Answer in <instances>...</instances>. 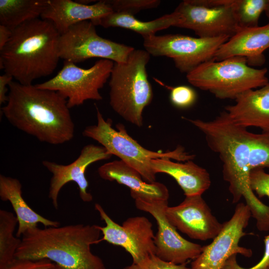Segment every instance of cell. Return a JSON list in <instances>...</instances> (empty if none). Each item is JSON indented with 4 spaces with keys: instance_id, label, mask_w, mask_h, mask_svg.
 Here are the masks:
<instances>
[{
    "instance_id": "cell-22",
    "label": "cell",
    "mask_w": 269,
    "mask_h": 269,
    "mask_svg": "<svg viewBox=\"0 0 269 269\" xmlns=\"http://www.w3.org/2000/svg\"><path fill=\"white\" fill-rule=\"evenodd\" d=\"M0 198L9 201L18 221L16 236H22L27 230L36 228L38 224L45 227H58V221L48 219L32 210L22 197V185L18 179L0 175Z\"/></svg>"
},
{
    "instance_id": "cell-28",
    "label": "cell",
    "mask_w": 269,
    "mask_h": 269,
    "mask_svg": "<svg viewBox=\"0 0 269 269\" xmlns=\"http://www.w3.org/2000/svg\"><path fill=\"white\" fill-rule=\"evenodd\" d=\"M113 12L134 15L139 11L158 7L159 0H106Z\"/></svg>"
},
{
    "instance_id": "cell-32",
    "label": "cell",
    "mask_w": 269,
    "mask_h": 269,
    "mask_svg": "<svg viewBox=\"0 0 269 269\" xmlns=\"http://www.w3.org/2000/svg\"><path fill=\"white\" fill-rule=\"evenodd\" d=\"M55 264L47 259L29 260L15 258L2 269H52Z\"/></svg>"
},
{
    "instance_id": "cell-35",
    "label": "cell",
    "mask_w": 269,
    "mask_h": 269,
    "mask_svg": "<svg viewBox=\"0 0 269 269\" xmlns=\"http://www.w3.org/2000/svg\"><path fill=\"white\" fill-rule=\"evenodd\" d=\"M12 30L7 27L0 24V51L10 39Z\"/></svg>"
},
{
    "instance_id": "cell-30",
    "label": "cell",
    "mask_w": 269,
    "mask_h": 269,
    "mask_svg": "<svg viewBox=\"0 0 269 269\" xmlns=\"http://www.w3.org/2000/svg\"><path fill=\"white\" fill-rule=\"evenodd\" d=\"M187 263L181 264L163 261L155 255H151L141 262L128 266L124 269H189L187 267Z\"/></svg>"
},
{
    "instance_id": "cell-31",
    "label": "cell",
    "mask_w": 269,
    "mask_h": 269,
    "mask_svg": "<svg viewBox=\"0 0 269 269\" xmlns=\"http://www.w3.org/2000/svg\"><path fill=\"white\" fill-rule=\"evenodd\" d=\"M249 184L251 189L259 197L267 196L269 198V173L263 169L257 168L249 173Z\"/></svg>"
},
{
    "instance_id": "cell-37",
    "label": "cell",
    "mask_w": 269,
    "mask_h": 269,
    "mask_svg": "<svg viewBox=\"0 0 269 269\" xmlns=\"http://www.w3.org/2000/svg\"><path fill=\"white\" fill-rule=\"evenodd\" d=\"M77 2L86 5H88V3L92 2V1H96V0H76Z\"/></svg>"
},
{
    "instance_id": "cell-5",
    "label": "cell",
    "mask_w": 269,
    "mask_h": 269,
    "mask_svg": "<svg viewBox=\"0 0 269 269\" xmlns=\"http://www.w3.org/2000/svg\"><path fill=\"white\" fill-rule=\"evenodd\" d=\"M150 56L145 50L134 49L126 62L114 63L109 83L111 108L138 127L143 126V110L153 98L146 68Z\"/></svg>"
},
{
    "instance_id": "cell-12",
    "label": "cell",
    "mask_w": 269,
    "mask_h": 269,
    "mask_svg": "<svg viewBox=\"0 0 269 269\" xmlns=\"http://www.w3.org/2000/svg\"><path fill=\"white\" fill-rule=\"evenodd\" d=\"M251 217L249 206L243 203H238L232 217L223 223L221 231L212 243L203 246L201 253L191 263L189 269H222L233 255L239 254L251 257L252 250L239 245L241 239L246 235L244 231Z\"/></svg>"
},
{
    "instance_id": "cell-25",
    "label": "cell",
    "mask_w": 269,
    "mask_h": 269,
    "mask_svg": "<svg viewBox=\"0 0 269 269\" xmlns=\"http://www.w3.org/2000/svg\"><path fill=\"white\" fill-rule=\"evenodd\" d=\"M17 224V218L12 212L0 210V269L15 259V253L21 242L14 236Z\"/></svg>"
},
{
    "instance_id": "cell-16",
    "label": "cell",
    "mask_w": 269,
    "mask_h": 269,
    "mask_svg": "<svg viewBox=\"0 0 269 269\" xmlns=\"http://www.w3.org/2000/svg\"><path fill=\"white\" fill-rule=\"evenodd\" d=\"M165 215L176 229L195 240L213 239L221 231L219 222L201 195L186 196L179 205L169 207Z\"/></svg>"
},
{
    "instance_id": "cell-11",
    "label": "cell",
    "mask_w": 269,
    "mask_h": 269,
    "mask_svg": "<svg viewBox=\"0 0 269 269\" xmlns=\"http://www.w3.org/2000/svg\"><path fill=\"white\" fill-rule=\"evenodd\" d=\"M234 0H184L174 11L183 17L176 27L193 31L199 37H231L239 26Z\"/></svg>"
},
{
    "instance_id": "cell-29",
    "label": "cell",
    "mask_w": 269,
    "mask_h": 269,
    "mask_svg": "<svg viewBox=\"0 0 269 269\" xmlns=\"http://www.w3.org/2000/svg\"><path fill=\"white\" fill-rule=\"evenodd\" d=\"M197 95L190 87L185 85L170 88V100L171 103L179 108H186L196 102Z\"/></svg>"
},
{
    "instance_id": "cell-20",
    "label": "cell",
    "mask_w": 269,
    "mask_h": 269,
    "mask_svg": "<svg viewBox=\"0 0 269 269\" xmlns=\"http://www.w3.org/2000/svg\"><path fill=\"white\" fill-rule=\"evenodd\" d=\"M98 173L103 179L124 185L130 189V194L134 199L139 198L145 200H168L169 192L163 184L143 181L136 169L121 160L106 163L98 169Z\"/></svg>"
},
{
    "instance_id": "cell-6",
    "label": "cell",
    "mask_w": 269,
    "mask_h": 269,
    "mask_svg": "<svg viewBox=\"0 0 269 269\" xmlns=\"http://www.w3.org/2000/svg\"><path fill=\"white\" fill-rule=\"evenodd\" d=\"M96 109L97 124L86 127L83 135L98 141L112 155L136 169L147 182H155L156 174L150 164L152 159L168 158L183 162L194 158V155L185 151L181 145L166 152L146 149L128 134L124 125L117 124L116 129H114L112 120H105L97 106Z\"/></svg>"
},
{
    "instance_id": "cell-15",
    "label": "cell",
    "mask_w": 269,
    "mask_h": 269,
    "mask_svg": "<svg viewBox=\"0 0 269 269\" xmlns=\"http://www.w3.org/2000/svg\"><path fill=\"white\" fill-rule=\"evenodd\" d=\"M112 155L103 146L93 144L85 145L78 157L72 163L63 165L55 162L43 160V165L52 173L50 181L48 197L53 207L58 208V196L63 187L70 182H74L78 187L79 196L84 202L93 200L88 191L89 184L85 176L88 167L98 161L109 159Z\"/></svg>"
},
{
    "instance_id": "cell-14",
    "label": "cell",
    "mask_w": 269,
    "mask_h": 269,
    "mask_svg": "<svg viewBox=\"0 0 269 269\" xmlns=\"http://www.w3.org/2000/svg\"><path fill=\"white\" fill-rule=\"evenodd\" d=\"M136 207L150 214L155 219L157 232L154 237L155 255L160 259L181 264L195 259L201 253L203 246L190 242L182 236L168 220L165 210L168 200H145L134 199Z\"/></svg>"
},
{
    "instance_id": "cell-3",
    "label": "cell",
    "mask_w": 269,
    "mask_h": 269,
    "mask_svg": "<svg viewBox=\"0 0 269 269\" xmlns=\"http://www.w3.org/2000/svg\"><path fill=\"white\" fill-rule=\"evenodd\" d=\"M101 232L96 225L78 224L27 230L15 253L17 259H47L52 269H106L91 246L100 243Z\"/></svg>"
},
{
    "instance_id": "cell-9",
    "label": "cell",
    "mask_w": 269,
    "mask_h": 269,
    "mask_svg": "<svg viewBox=\"0 0 269 269\" xmlns=\"http://www.w3.org/2000/svg\"><path fill=\"white\" fill-rule=\"evenodd\" d=\"M229 38L194 37L180 34L154 35L143 38V45L150 55L171 58L181 72L187 74L213 59L218 49Z\"/></svg>"
},
{
    "instance_id": "cell-34",
    "label": "cell",
    "mask_w": 269,
    "mask_h": 269,
    "mask_svg": "<svg viewBox=\"0 0 269 269\" xmlns=\"http://www.w3.org/2000/svg\"><path fill=\"white\" fill-rule=\"evenodd\" d=\"M13 77L6 73L0 76V105L5 104L7 101L8 85L12 81Z\"/></svg>"
},
{
    "instance_id": "cell-23",
    "label": "cell",
    "mask_w": 269,
    "mask_h": 269,
    "mask_svg": "<svg viewBox=\"0 0 269 269\" xmlns=\"http://www.w3.org/2000/svg\"><path fill=\"white\" fill-rule=\"evenodd\" d=\"M182 21L181 14L175 11L148 21H140L134 15L127 13L113 12L93 23L96 26L100 25L105 28L117 27L127 29L144 38L155 35L157 31L170 26L176 27Z\"/></svg>"
},
{
    "instance_id": "cell-27",
    "label": "cell",
    "mask_w": 269,
    "mask_h": 269,
    "mask_svg": "<svg viewBox=\"0 0 269 269\" xmlns=\"http://www.w3.org/2000/svg\"><path fill=\"white\" fill-rule=\"evenodd\" d=\"M248 167L250 172L257 168H269V132L256 134Z\"/></svg>"
},
{
    "instance_id": "cell-26",
    "label": "cell",
    "mask_w": 269,
    "mask_h": 269,
    "mask_svg": "<svg viewBox=\"0 0 269 269\" xmlns=\"http://www.w3.org/2000/svg\"><path fill=\"white\" fill-rule=\"evenodd\" d=\"M266 0H234L233 9L239 27L258 26Z\"/></svg>"
},
{
    "instance_id": "cell-21",
    "label": "cell",
    "mask_w": 269,
    "mask_h": 269,
    "mask_svg": "<svg viewBox=\"0 0 269 269\" xmlns=\"http://www.w3.org/2000/svg\"><path fill=\"white\" fill-rule=\"evenodd\" d=\"M150 164L155 174L164 173L173 177L185 196L202 195L211 185L207 170L192 160L173 162L170 158H160L152 159Z\"/></svg>"
},
{
    "instance_id": "cell-33",
    "label": "cell",
    "mask_w": 269,
    "mask_h": 269,
    "mask_svg": "<svg viewBox=\"0 0 269 269\" xmlns=\"http://www.w3.org/2000/svg\"><path fill=\"white\" fill-rule=\"evenodd\" d=\"M264 243L265 252L263 257L253 267L244 268L240 266L237 262V255H234L228 259L222 269H269V235L265 237Z\"/></svg>"
},
{
    "instance_id": "cell-24",
    "label": "cell",
    "mask_w": 269,
    "mask_h": 269,
    "mask_svg": "<svg viewBox=\"0 0 269 269\" xmlns=\"http://www.w3.org/2000/svg\"><path fill=\"white\" fill-rule=\"evenodd\" d=\"M49 0H0V23L11 30L38 18Z\"/></svg>"
},
{
    "instance_id": "cell-2",
    "label": "cell",
    "mask_w": 269,
    "mask_h": 269,
    "mask_svg": "<svg viewBox=\"0 0 269 269\" xmlns=\"http://www.w3.org/2000/svg\"><path fill=\"white\" fill-rule=\"evenodd\" d=\"M182 118L204 134L208 147L219 155L223 179L229 184L233 203L243 197L253 216L261 214L265 204L251 189L249 179L248 164L256 134L235 124L225 111L211 121Z\"/></svg>"
},
{
    "instance_id": "cell-4",
    "label": "cell",
    "mask_w": 269,
    "mask_h": 269,
    "mask_svg": "<svg viewBox=\"0 0 269 269\" xmlns=\"http://www.w3.org/2000/svg\"><path fill=\"white\" fill-rule=\"evenodd\" d=\"M60 34L50 21L39 18L12 30L0 51V69L22 85L51 75L59 59Z\"/></svg>"
},
{
    "instance_id": "cell-18",
    "label": "cell",
    "mask_w": 269,
    "mask_h": 269,
    "mask_svg": "<svg viewBox=\"0 0 269 269\" xmlns=\"http://www.w3.org/2000/svg\"><path fill=\"white\" fill-rule=\"evenodd\" d=\"M113 11L106 0L93 4H83L76 0H49L41 18L51 21L60 34L71 26L83 21L94 22Z\"/></svg>"
},
{
    "instance_id": "cell-36",
    "label": "cell",
    "mask_w": 269,
    "mask_h": 269,
    "mask_svg": "<svg viewBox=\"0 0 269 269\" xmlns=\"http://www.w3.org/2000/svg\"><path fill=\"white\" fill-rule=\"evenodd\" d=\"M264 11L266 16L269 19V0H266Z\"/></svg>"
},
{
    "instance_id": "cell-8",
    "label": "cell",
    "mask_w": 269,
    "mask_h": 269,
    "mask_svg": "<svg viewBox=\"0 0 269 269\" xmlns=\"http://www.w3.org/2000/svg\"><path fill=\"white\" fill-rule=\"evenodd\" d=\"M114 65L113 61L101 59L91 67L84 69L65 60L54 77L35 85L58 92L67 100L70 109L82 105L87 100H102L99 91L110 78Z\"/></svg>"
},
{
    "instance_id": "cell-7",
    "label": "cell",
    "mask_w": 269,
    "mask_h": 269,
    "mask_svg": "<svg viewBox=\"0 0 269 269\" xmlns=\"http://www.w3.org/2000/svg\"><path fill=\"white\" fill-rule=\"evenodd\" d=\"M266 68L250 66L243 57L205 62L186 74L188 82L220 99H234L243 92L269 83Z\"/></svg>"
},
{
    "instance_id": "cell-17",
    "label": "cell",
    "mask_w": 269,
    "mask_h": 269,
    "mask_svg": "<svg viewBox=\"0 0 269 269\" xmlns=\"http://www.w3.org/2000/svg\"><path fill=\"white\" fill-rule=\"evenodd\" d=\"M269 48V23L264 26L239 27L223 43L213 59L219 61L230 57H245L250 66H261L265 61L264 52Z\"/></svg>"
},
{
    "instance_id": "cell-19",
    "label": "cell",
    "mask_w": 269,
    "mask_h": 269,
    "mask_svg": "<svg viewBox=\"0 0 269 269\" xmlns=\"http://www.w3.org/2000/svg\"><path fill=\"white\" fill-rule=\"evenodd\" d=\"M235 100L234 105L225 107V111L235 124L269 132V83L258 90L246 91Z\"/></svg>"
},
{
    "instance_id": "cell-13",
    "label": "cell",
    "mask_w": 269,
    "mask_h": 269,
    "mask_svg": "<svg viewBox=\"0 0 269 269\" xmlns=\"http://www.w3.org/2000/svg\"><path fill=\"white\" fill-rule=\"evenodd\" d=\"M101 220L106 225H97L103 235L100 242L105 241L114 245L123 247L132 257L133 263H138L151 255H155V236L152 224L143 216L128 218L120 225L114 221L99 203L95 204Z\"/></svg>"
},
{
    "instance_id": "cell-1",
    "label": "cell",
    "mask_w": 269,
    "mask_h": 269,
    "mask_svg": "<svg viewBox=\"0 0 269 269\" xmlns=\"http://www.w3.org/2000/svg\"><path fill=\"white\" fill-rule=\"evenodd\" d=\"M8 89L1 112L14 127L52 145L74 137L75 125L67 101L58 92L13 81Z\"/></svg>"
},
{
    "instance_id": "cell-10",
    "label": "cell",
    "mask_w": 269,
    "mask_h": 269,
    "mask_svg": "<svg viewBox=\"0 0 269 269\" xmlns=\"http://www.w3.org/2000/svg\"><path fill=\"white\" fill-rule=\"evenodd\" d=\"M95 27L92 21H83L60 34V58L75 64L92 58L110 60L114 63L126 62L134 48L100 36Z\"/></svg>"
}]
</instances>
